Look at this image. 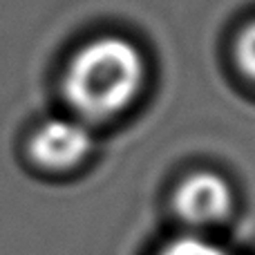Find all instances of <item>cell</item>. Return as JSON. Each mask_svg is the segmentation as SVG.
Listing matches in <instances>:
<instances>
[{"instance_id":"5","label":"cell","mask_w":255,"mask_h":255,"mask_svg":"<svg viewBox=\"0 0 255 255\" xmlns=\"http://www.w3.org/2000/svg\"><path fill=\"white\" fill-rule=\"evenodd\" d=\"M159 255H229L224 249H220L217 244H211L206 240L199 238H181L170 242L168 247H163V251Z\"/></svg>"},{"instance_id":"2","label":"cell","mask_w":255,"mask_h":255,"mask_svg":"<svg viewBox=\"0 0 255 255\" xmlns=\"http://www.w3.org/2000/svg\"><path fill=\"white\" fill-rule=\"evenodd\" d=\"M92 145V130L83 119L56 117L36 128L29 139V154L40 168L67 170L83 161Z\"/></svg>"},{"instance_id":"3","label":"cell","mask_w":255,"mask_h":255,"mask_svg":"<svg viewBox=\"0 0 255 255\" xmlns=\"http://www.w3.org/2000/svg\"><path fill=\"white\" fill-rule=\"evenodd\" d=\"M231 186L215 172L202 170L186 177L175 193V211L188 224H217L231 213Z\"/></svg>"},{"instance_id":"1","label":"cell","mask_w":255,"mask_h":255,"mask_svg":"<svg viewBox=\"0 0 255 255\" xmlns=\"http://www.w3.org/2000/svg\"><path fill=\"white\" fill-rule=\"evenodd\" d=\"M145 61L132 40L101 36L72 56L63 79L70 108L88 121L121 115L143 88Z\"/></svg>"},{"instance_id":"4","label":"cell","mask_w":255,"mask_h":255,"mask_svg":"<svg viewBox=\"0 0 255 255\" xmlns=\"http://www.w3.org/2000/svg\"><path fill=\"white\" fill-rule=\"evenodd\" d=\"M235 58L238 65L251 81H255V20L244 27L235 43Z\"/></svg>"}]
</instances>
